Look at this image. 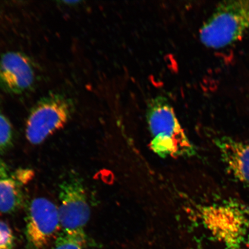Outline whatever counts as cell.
Instances as JSON below:
<instances>
[{"label":"cell","mask_w":249,"mask_h":249,"mask_svg":"<svg viewBox=\"0 0 249 249\" xmlns=\"http://www.w3.org/2000/svg\"><path fill=\"white\" fill-rule=\"evenodd\" d=\"M202 223L224 249H245L249 227V207L235 200H226L202 208Z\"/></svg>","instance_id":"3"},{"label":"cell","mask_w":249,"mask_h":249,"mask_svg":"<svg viewBox=\"0 0 249 249\" xmlns=\"http://www.w3.org/2000/svg\"><path fill=\"white\" fill-rule=\"evenodd\" d=\"M26 235L34 249H44L61 231L58 207L46 198L30 202L26 217Z\"/></svg>","instance_id":"6"},{"label":"cell","mask_w":249,"mask_h":249,"mask_svg":"<svg viewBox=\"0 0 249 249\" xmlns=\"http://www.w3.org/2000/svg\"><path fill=\"white\" fill-rule=\"evenodd\" d=\"M86 235L70 234L61 231L55 239L53 249H86Z\"/></svg>","instance_id":"10"},{"label":"cell","mask_w":249,"mask_h":249,"mask_svg":"<svg viewBox=\"0 0 249 249\" xmlns=\"http://www.w3.org/2000/svg\"><path fill=\"white\" fill-rule=\"evenodd\" d=\"M71 99L60 93H51L40 99L30 111L26 126V138L38 145L63 128L73 111Z\"/></svg>","instance_id":"4"},{"label":"cell","mask_w":249,"mask_h":249,"mask_svg":"<svg viewBox=\"0 0 249 249\" xmlns=\"http://www.w3.org/2000/svg\"><path fill=\"white\" fill-rule=\"evenodd\" d=\"M33 177V172L31 171L22 170L18 171L16 173L14 178L20 183H25L29 182Z\"/></svg>","instance_id":"13"},{"label":"cell","mask_w":249,"mask_h":249,"mask_svg":"<svg viewBox=\"0 0 249 249\" xmlns=\"http://www.w3.org/2000/svg\"><path fill=\"white\" fill-rule=\"evenodd\" d=\"M147 120L152 151L162 158L191 157L195 153L173 108L166 99L158 97L149 103Z\"/></svg>","instance_id":"1"},{"label":"cell","mask_w":249,"mask_h":249,"mask_svg":"<svg viewBox=\"0 0 249 249\" xmlns=\"http://www.w3.org/2000/svg\"><path fill=\"white\" fill-rule=\"evenodd\" d=\"M58 207L61 231L70 234H86L85 227L91 214L82 178L71 173L59 185Z\"/></svg>","instance_id":"5"},{"label":"cell","mask_w":249,"mask_h":249,"mask_svg":"<svg viewBox=\"0 0 249 249\" xmlns=\"http://www.w3.org/2000/svg\"><path fill=\"white\" fill-rule=\"evenodd\" d=\"M23 202L21 183L14 177L0 178V212L14 213L19 209Z\"/></svg>","instance_id":"9"},{"label":"cell","mask_w":249,"mask_h":249,"mask_svg":"<svg viewBox=\"0 0 249 249\" xmlns=\"http://www.w3.org/2000/svg\"><path fill=\"white\" fill-rule=\"evenodd\" d=\"M245 249H249V227L245 238Z\"/></svg>","instance_id":"15"},{"label":"cell","mask_w":249,"mask_h":249,"mask_svg":"<svg viewBox=\"0 0 249 249\" xmlns=\"http://www.w3.org/2000/svg\"><path fill=\"white\" fill-rule=\"evenodd\" d=\"M249 29V0H229L218 4L200 31L208 48H226L240 40Z\"/></svg>","instance_id":"2"},{"label":"cell","mask_w":249,"mask_h":249,"mask_svg":"<svg viewBox=\"0 0 249 249\" xmlns=\"http://www.w3.org/2000/svg\"><path fill=\"white\" fill-rule=\"evenodd\" d=\"M227 173L236 181L249 188V142L227 136L214 140Z\"/></svg>","instance_id":"8"},{"label":"cell","mask_w":249,"mask_h":249,"mask_svg":"<svg viewBox=\"0 0 249 249\" xmlns=\"http://www.w3.org/2000/svg\"><path fill=\"white\" fill-rule=\"evenodd\" d=\"M13 131L10 122L0 112V151H4L12 144Z\"/></svg>","instance_id":"11"},{"label":"cell","mask_w":249,"mask_h":249,"mask_svg":"<svg viewBox=\"0 0 249 249\" xmlns=\"http://www.w3.org/2000/svg\"><path fill=\"white\" fill-rule=\"evenodd\" d=\"M9 169L6 164L0 158V178L8 177Z\"/></svg>","instance_id":"14"},{"label":"cell","mask_w":249,"mask_h":249,"mask_svg":"<svg viewBox=\"0 0 249 249\" xmlns=\"http://www.w3.org/2000/svg\"><path fill=\"white\" fill-rule=\"evenodd\" d=\"M35 80L32 62L21 53L9 52L0 58V87L6 92L20 94Z\"/></svg>","instance_id":"7"},{"label":"cell","mask_w":249,"mask_h":249,"mask_svg":"<svg viewBox=\"0 0 249 249\" xmlns=\"http://www.w3.org/2000/svg\"><path fill=\"white\" fill-rule=\"evenodd\" d=\"M15 238L10 227L0 220V249H13Z\"/></svg>","instance_id":"12"}]
</instances>
